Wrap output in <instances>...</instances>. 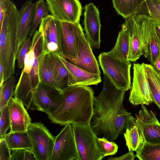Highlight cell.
Returning a JSON list of instances; mask_svg holds the SVG:
<instances>
[{
	"instance_id": "cell-27",
	"label": "cell",
	"mask_w": 160,
	"mask_h": 160,
	"mask_svg": "<svg viewBox=\"0 0 160 160\" xmlns=\"http://www.w3.org/2000/svg\"><path fill=\"white\" fill-rule=\"evenodd\" d=\"M3 138L11 150L19 149L32 150V144L27 131L9 132Z\"/></svg>"
},
{
	"instance_id": "cell-24",
	"label": "cell",
	"mask_w": 160,
	"mask_h": 160,
	"mask_svg": "<svg viewBox=\"0 0 160 160\" xmlns=\"http://www.w3.org/2000/svg\"><path fill=\"white\" fill-rule=\"evenodd\" d=\"M50 58L55 84L61 91L68 86V71L58 56L50 53Z\"/></svg>"
},
{
	"instance_id": "cell-29",
	"label": "cell",
	"mask_w": 160,
	"mask_h": 160,
	"mask_svg": "<svg viewBox=\"0 0 160 160\" xmlns=\"http://www.w3.org/2000/svg\"><path fill=\"white\" fill-rule=\"evenodd\" d=\"M136 157L140 160H160V144H151L144 141L136 151Z\"/></svg>"
},
{
	"instance_id": "cell-40",
	"label": "cell",
	"mask_w": 160,
	"mask_h": 160,
	"mask_svg": "<svg viewBox=\"0 0 160 160\" xmlns=\"http://www.w3.org/2000/svg\"><path fill=\"white\" fill-rule=\"evenodd\" d=\"M24 160H37L32 150L25 149Z\"/></svg>"
},
{
	"instance_id": "cell-17",
	"label": "cell",
	"mask_w": 160,
	"mask_h": 160,
	"mask_svg": "<svg viewBox=\"0 0 160 160\" xmlns=\"http://www.w3.org/2000/svg\"><path fill=\"white\" fill-rule=\"evenodd\" d=\"M8 104L11 123L10 132L27 131L32 120L22 102L12 98Z\"/></svg>"
},
{
	"instance_id": "cell-12",
	"label": "cell",
	"mask_w": 160,
	"mask_h": 160,
	"mask_svg": "<svg viewBox=\"0 0 160 160\" xmlns=\"http://www.w3.org/2000/svg\"><path fill=\"white\" fill-rule=\"evenodd\" d=\"M138 114L135 115V121L144 137L145 141L151 144H160V123L151 110L144 104Z\"/></svg>"
},
{
	"instance_id": "cell-11",
	"label": "cell",
	"mask_w": 160,
	"mask_h": 160,
	"mask_svg": "<svg viewBox=\"0 0 160 160\" xmlns=\"http://www.w3.org/2000/svg\"><path fill=\"white\" fill-rule=\"evenodd\" d=\"M62 57L72 63L77 58L78 43L83 32L79 23L61 21Z\"/></svg>"
},
{
	"instance_id": "cell-42",
	"label": "cell",
	"mask_w": 160,
	"mask_h": 160,
	"mask_svg": "<svg viewBox=\"0 0 160 160\" xmlns=\"http://www.w3.org/2000/svg\"><path fill=\"white\" fill-rule=\"evenodd\" d=\"M156 31L158 37L160 46V22L154 20Z\"/></svg>"
},
{
	"instance_id": "cell-32",
	"label": "cell",
	"mask_w": 160,
	"mask_h": 160,
	"mask_svg": "<svg viewBox=\"0 0 160 160\" xmlns=\"http://www.w3.org/2000/svg\"><path fill=\"white\" fill-rule=\"evenodd\" d=\"M97 141L99 149L104 157L113 155L117 152L118 147L114 142L110 141L104 137H98Z\"/></svg>"
},
{
	"instance_id": "cell-8",
	"label": "cell",
	"mask_w": 160,
	"mask_h": 160,
	"mask_svg": "<svg viewBox=\"0 0 160 160\" xmlns=\"http://www.w3.org/2000/svg\"><path fill=\"white\" fill-rule=\"evenodd\" d=\"M38 30L42 36V54L62 57L61 21L49 14L42 20Z\"/></svg>"
},
{
	"instance_id": "cell-39",
	"label": "cell",
	"mask_w": 160,
	"mask_h": 160,
	"mask_svg": "<svg viewBox=\"0 0 160 160\" xmlns=\"http://www.w3.org/2000/svg\"><path fill=\"white\" fill-rule=\"evenodd\" d=\"M136 155H135L132 151H129L127 153L119 157H111L108 160H134Z\"/></svg>"
},
{
	"instance_id": "cell-18",
	"label": "cell",
	"mask_w": 160,
	"mask_h": 160,
	"mask_svg": "<svg viewBox=\"0 0 160 160\" xmlns=\"http://www.w3.org/2000/svg\"><path fill=\"white\" fill-rule=\"evenodd\" d=\"M58 57L68 71V86L75 85H97L101 82L100 75L86 71L68 61L63 58Z\"/></svg>"
},
{
	"instance_id": "cell-31",
	"label": "cell",
	"mask_w": 160,
	"mask_h": 160,
	"mask_svg": "<svg viewBox=\"0 0 160 160\" xmlns=\"http://www.w3.org/2000/svg\"><path fill=\"white\" fill-rule=\"evenodd\" d=\"M35 11L34 20L29 35L32 37L42 19L48 16L49 10L47 2L43 0H39L35 3Z\"/></svg>"
},
{
	"instance_id": "cell-45",
	"label": "cell",
	"mask_w": 160,
	"mask_h": 160,
	"mask_svg": "<svg viewBox=\"0 0 160 160\" xmlns=\"http://www.w3.org/2000/svg\"><path fill=\"white\" fill-rule=\"evenodd\" d=\"M159 2L160 3V0H158Z\"/></svg>"
},
{
	"instance_id": "cell-3",
	"label": "cell",
	"mask_w": 160,
	"mask_h": 160,
	"mask_svg": "<svg viewBox=\"0 0 160 160\" xmlns=\"http://www.w3.org/2000/svg\"><path fill=\"white\" fill-rule=\"evenodd\" d=\"M42 54V36L38 30L33 35L31 49L25 57L23 68L14 92V98L31 110H38L33 98L40 83L38 68Z\"/></svg>"
},
{
	"instance_id": "cell-14",
	"label": "cell",
	"mask_w": 160,
	"mask_h": 160,
	"mask_svg": "<svg viewBox=\"0 0 160 160\" xmlns=\"http://www.w3.org/2000/svg\"><path fill=\"white\" fill-rule=\"evenodd\" d=\"M83 24L85 36L92 48L99 49L101 25L99 10L92 3L84 7Z\"/></svg>"
},
{
	"instance_id": "cell-9",
	"label": "cell",
	"mask_w": 160,
	"mask_h": 160,
	"mask_svg": "<svg viewBox=\"0 0 160 160\" xmlns=\"http://www.w3.org/2000/svg\"><path fill=\"white\" fill-rule=\"evenodd\" d=\"M80 160L78 150L72 125H65L55 137L50 160Z\"/></svg>"
},
{
	"instance_id": "cell-47",
	"label": "cell",
	"mask_w": 160,
	"mask_h": 160,
	"mask_svg": "<svg viewBox=\"0 0 160 160\" xmlns=\"http://www.w3.org/2000/svg\"></svg>"
},
{
	"instance_id": "cell-26",
	"label": "cell",
	"mask_w": 160,
	"mask_h": 160,
	"mask_svg": "<svg viewBox=\"0 0 160 160\" xmlns=\"http://www.w3.org/2000/svg\"><path fill=\"white\" fill-rule=\"evenodd\" d=\"M38 75L40 83L61 92L56 86L50 61V53L42 54L39 65Z\"/></svg>"
},
{
	"instance_id": "cell-30",
	"label": "cell",
	"mask_w": 160,
	"mask_h": 160,
	"mask_svg": "<svg viewBox=\"0 0 160 160\" xmlns=\"http://www.w3.org/2000/svg\"><path fill=\"white\" fill-rule=\"evenodd\" d=\"M15 83V78L12 75L4 82L3 85L0 86V112L14 95Z\"/></svg>"
},
{
	"instance_id": "cell-36",
	"label": "cell",
	"mask_w": 160,
	"mask_h": 160,
	"mask_svg": "<svg viewBox=\"0 0 160 160\" xmlns=\"http://www.w3.org/2000/svg\"><path fill=\"white\" fill-rule=\"evenodd\" d=\"M146 1L148 15L154 20L160 22V10L153 5L149 0Z\"/></svg>"
},
{
	"instance_id": "cell-22",
	"label": "cell",
	"mask_w": 160,
	"mask_h": 160,
	"mask_svg": "<svg viewBox=\"0 0 160 160\" xmlns=\"http://www.w3.org/2000/svg\"><path fill=\"white\" fill-rule=\"evenodd\" d=\"M123 134L129 151H136L144 142V137L136 123L135 118L132 115L128 118Z\"/></svg>"
},
{
	"instance_id": "cell-5",
	"label": "cell",
	"mask_w": 160,
	"mask_h": 160,
	"mask_svg": "<svg viewBox=\"0 0 160 160\" xmlns=\"http://www.w3.org/2000/svg\"><path fill=\"white\" fill-rule=\"evenodd\" d=\"M100 65L104 74L118 89L127 91L131 88V62L119 59L108 52L98 57Z\"/></svg>"
},
{
	"instance_id": "cell-21",
	"label": "cell",
	"mask_w": 160,
	"mask_h": 160,
	"mask_svg": "<svg viewBox=\"0 0 160 160\" xmlns=\"http://www.w3.org/2000/svg\"><path fill=\"white\" fill-rule=\"evenodd\" d=\"M123 24L127 28L129 35L128 59L135 62L143 55L141 43L137 26L133 15L126 19Z\"/></svg>"
},
{
	"instance_id": "cell-35",
	"label": "cell",
	"mask_w": 160,
	"mask_h": 160,
	"mask_svg": "<svg viewBox=\"0 0 160 160\" xmlns=\"http://www.w3.org/2000/svg\"><path fill=\"white\" fill-rule=\"evenodd\" d=\"M11 149L3 138L0 139V160H10Z\"/></svg>"
},
{
	"instance_id": "cell-15",
	"label": "cell",
	"mask_w": 160,
	"mask_h": 160,
	"mask_svg": "<svg viewBox=\"0 0 160 160\" xmlns=\"http://www.w3.org/2000/svg\"><path fill=\"white\" fill-rule=\"evenodd\" d=\"M62 99V91L40 83L35 93L33 102L38 110L48 114L59 107Z\"/></svg>"
},
{
	"instance_id": "cell-2",
	"label": "cell",
	"mask_w": 160,
	"mask_h": 160,
	"mask_svg": "<svg viewBox=\"0 0 160 160\" xmlns=\"http://www.w3.org/2000/svg\"><path fill=\"white\" fill-rule=\"evenodd\" d=\"M61 91V104L48 114L49 119L60 125L69 123L90 126L95 97L93 90L88 86L75 85L68 86Z\"/></svg>"
},
{
	"instance_id": "cell-25",
	"label": "cell",
	"mask_w": 160,
	"mask_h": 160,
	"mask_svg": "<svg viewBox=\"0 0 160 160\" xmlns=\"http://www.w3.org/2000/svg\"><path fill=\"white\" fill-rule=\"evenodd\" d=\"M129 34L127 28L123 24L114 47L108 52L119 59L129 61Z\"/></svg>"
},
{
	"instance_id": "cell-46",
	"label": "cell",
	"mask_w": 160,
	"mask_h": 160,
	"mask_svg": "<svg viewBox=\"0 0 160 160\" xmlns=\"http://www.w3.org/2000/svg\"></svg>"
},
{
	"instance_id": "cell-4",
	"label": "cell",
	"mask_w": 160,
	"mask_h": 160,
	"mask_svg": "<svg viewBox=\"0 0 160 160\" xmlns=\"http://www.w3.org/2000/svg\"><path fill=\"white\" fill-rule=\"evenodd\" d=\"M18 12L13 3L0 15V61L3 66L4 82L15 73V62L19 50Z\"/></svg>"
},
{
	"instance_id": "cell-37",
	"label": "cell",
	"mask_w": 160,
	"mask_h": 160,
	"mask_svg": "<svg viewBox=\"0 0 160 160\" xmlns=\"http://www.w3.org/2000/svg\"><path fill=\"white\" fill-rule=\"evenodd\" d=\"M148 82L151 98L153 102L160 109V95L152 85Z\"/></svg>"
},
{
	"instance_id": "cell-38",
	"label": "cell",
	"mask_w": 160,
	"mask_h": 160,
	"mask_svg": "<svg viewBox=\"0 0 160 160\" xmlns=\"http://www.w3.org/2000/svg\"><path fill=\"white\" fill-rule=\"evenodd\" d=\"M25 149H19L13 150L10 160H24Z\"/></svg>"
},
{
	"instance_id": "cell-20",
	"label": "cell",
	"mask_w": 160,
	"mask_h": 160,
	"mask_svg": "<svg viewBox=\"0 0 160 160\" xmlns=\"http://www.w3.org/2000/svg\"><path fill=\"white\" fill-rule=\"evenodd\" d=\"M146 0H112L118 13L127 19L136 14H147Z\"/></svg>"
},
{
	"instance_id": "cell-34",
	"label": "cell",
	"mask_w": 160,
	"mask_h": 160,
	"mask_svg": "<svg viewBox=\"0 0 160 160\" xmlns=\"http://www.w3.org/2000/svg\"><path fill=\"white\" fill-rule=\"evenodd\" d=\"M31 37L27 38L18 52L17 59L18 66L20 69L24 67V59L26 55L31 49Z\"/></svg>"
},
{
	"instance_id": "cell-43",
	"label": "cell",
	"mask_w": 160,
	"mask_h": 160,
	"mask_svg": "<svg viewBox=\"0 0 160 160\" xmlns=\"http://www.w3.org/2000/svg\"><path fill=\"white\" fill-rule=\"evenodd\" d=\"M154 67L158 72H160V56L157 60Z\"/></svg>"
},
{
	"instance_id": "cell-28",
	"label": "cell",
	"mask_w": 160,
	"mask_h": 160,
	"mask_svg": "<svg viewBox=\"0 0 160 160\" xmlns=\"http://www.w3.org/2000/svg\"><path fill=\"white\" fill-rule=\"evenodd\" d=\"M160 56V46L154 23L151 19L150 27L148 55V59L151 64L155 67L156 62Z\"/></svg>"
},
{
	"instance_id": "cell-41",
	"label": "cell",
	"mask_w": 160,
	"mask_h": 160,
	"mask_svg": "<svg viewBox=\"0 0 160 160\" xmlns=\"http://www.w3.org/2000/svg\"><path fill=\"white\" fill-rule=\"evenodd\" d=\"M4 73V68L3 65L1 61H0V86L3 85Z\"/></svg>"
},
{
	"instance_id": "cell-19",
	"label": "cell",
	"mask_w": 160,
	"mask_h": 160,
	"mask_svg": "<svg viewBox=\"0 0 160 160\" xmlns=\"http://www.w3.org/2000/svg\"><path fill=\"white\" fill-rule=\"evenodd\" d=\"M35 4L26 1L19 11L18 17V35L19 50L25 40L32 27L34 20Z\"/></svg>"
},
{
	"instance_id": "cell-33",
	"label": "cell",
	"mask_w": 160,
	"mask_h": 160,
	"mask_svg": "<svg viewBox=\"0 0 160 160\" xmlns=\"http://www.w3.org/2000/svg\"><path fill=\"white\" fill-rule=\"evenodd\" d=\"M0 112V138H2L4 137L7 131L11 128L8 103Z\"/></svg>"
},
{
	"instance_id": "cell-44",
	"label": "cell",
	"mask_w": 160,
	"mask_h": 160,
	"mask_svg": "<svg viewBox=\"0 0 160 160\" xmlns=\"http://www.w3.org/2000/svg\"><path fill=\"white\" fill-rule=\"evenodd\" d=\"M157 73L158 76V78H159V80L160 81V72H158L157 70Z\"/></svg>"
},
{
	"instance_id": "cell-10",
	"label": "cell",
	"mask_w": 160,
	"mask_h": 160,
	"mask_svg": "<svg viewBox=\"0 0 160 160\" xmlns=\"http://www.w3.org/2000/svg\"><path fill=\"white\" fill-rule=\"evenodd\" d=\"M145 64L144 62L133 64L132 82L129 100L133 105H148L152 102Z\"/></svg>"
},
{
	"instance_id": "cell-7",
	"label": "cell",
	"mask_w": 160,
	"mask_h": 160,
	"mask_svg": "<svg viewBox=\"0 0 160 160\" xmlns=\"http://www.w3.org/2000/svg\"><path fill=\"white\" fill-rule=\"evenodd\" d=\"M72 125L80 160H102L104 157L98 146V137L90 126Z\"/></svg>"
},
{
	"instance_id": "cell-16",
	"label": "cell",
	"mask_w": 160,
	"mask_h": 160,
	"mask_svg": "<svg viewBox=\"0 0 160 160\" xmlns=\"http://www.w3.org/2000/svg\"><path fill=\"white\" fill-rule=\"evenodd\" d=\"M77 51V58L71 63L88 72L100 75L98 61L83 32L78 38Z\"/></svg>"
},
{
	"instance_id": "cell-1",
	"label": "cell",
	"mask_w": 160,
	"mask_h": 160,
	"mask_svg": "<svg viewBox=\"0 0 160 160\" xmlns=\"http://www.w3.org/2000/svg\"><path fill=\"white\" fill-rule=\"evenodd\" d=\"M126 92L117 88L103 74L102 88L99 94L94 97L93 114L90 124L97 136H102L114 142L125 132L132 115L123 106Z\"/></svg>"
},
{
	"instance_id": "cell-6",
	"label": "cell",
	"mask_w": 160,
	"mask_h": 160,
	"mask_svg": "<svg viewBox=\"0 0 160 160\" xmlns=\"http://www.w3.org/2000/svg\"><path fill=\"white\" fill-rule=\"evenodd\" d=\"M27 132L37 160H50L55 137L41 122L31 123Z\"/></svg>"
},
{
	"instance_id": "cell-23",
	"label": "cell",
	"mask_w": 160,
	"mask_h": 160,
	"mask_svg": "<svg viewBox=\"0 0 160 160\" xmlns=\"http://www.w3.org/2000/svg\"><path fill=\"white\" fill-rule=\"evenodd\" d=\"M137 26L141 40L143 55L148 58L149 40L150 24L152 18L144 14L133 15Z\"/></svg>"
},
{
	"instance_id": "cell-13",
	"label": "cell",
	"mask_w": 160,
	"mask_h": 160,
	"mask_svg": "<svg viewBox=\"0 0 160 160\" xmlns=\"http://www.w3.org/2000/svg\"><path fill=\"white\" fill-rule=\"evenodd\" d=\"M50 12L60 21L79 22L82 8L78 0H46Z\"/></svg>"
}]
</instances>
